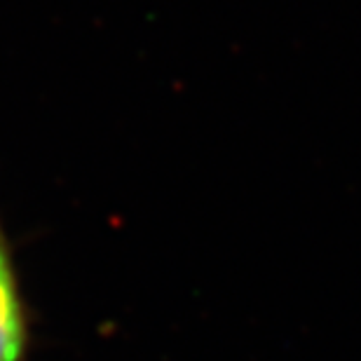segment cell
<instances>
[{
    "label": "cell",
    "mask_w": 361,
    "mask_h": 361,
    "mask_svg": "<svg viewBox=\"0 0 361 361\" xmlns=\"http://www.w3.org/2000/svg\"><path fill=\"white\" fill-rule=\"evenodd\" d=\"M28 348V319L21 300L14 258L0 226V361H24Z\"/></svg>",
    "instance_id": "obj_1"
}]
</instances>
